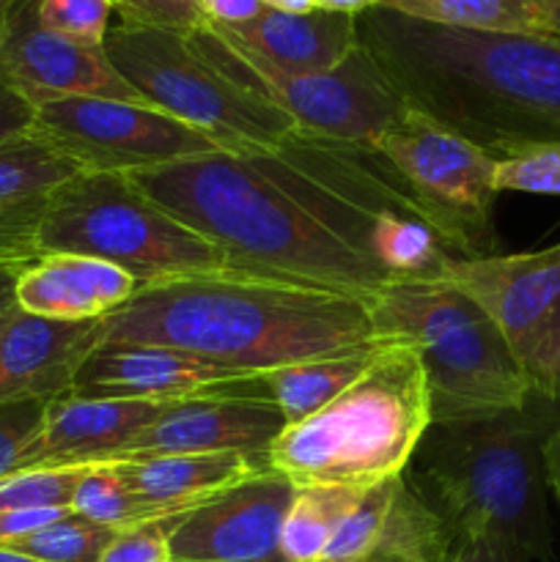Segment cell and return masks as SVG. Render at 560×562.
Masks as SVG:
<instances>
[{
	"label": "cell",
	"instance_id": "1",
	"mask_svg": "<svg viewBox=\"0 0 560 562\" xmlns=\"http://www.w3.org/2000/svg\"><path fill=\"white\" fill-rule=\"evenodd\" d=\"M231 272L373 302L393 280L360 250L355 214L291 132L264 151H212L132 173Z\"/></svg>",
	"mask_w": 560,
	"mask_h": 562
},
{
	"label": "cell",
	"instance_id": "2",
	"mask_svg": "<svg viewBox=\"0 0 560 562\" xmlns=\"http://www.w3.org/2000/svg\"><path fill=\"white\" fill-rule=\"evenodd\" d=\"M357 38L406 108L494 159L560 146V38L481 33L377 5Z\"/></svg>",
	"mask_w": 560,
	"mask_h": 562
},
{
	"label": "cell",
	"instance_id": "3",
	"mask_svg": "<svg viewBox=\"0 0 560 562\" xmlns=\"http://www.w3.org/2000/svg\"><path fill=\"white\" fill-rule=\"evenodd\" d=\"M102 344L163 346L258 376L294 362L377 349L384 340L360 300L212 272L137 289L102 318Z\"/></svg>",
	"mask_w": 560,
	"mask_h": 562
},
{
	"label": "cell",
	"instance_id": "4",
	"mask_svg": "<svg viewBox=\"0 0 560 562\" xmlns=\"http://www.w3.org/2000/svg\"><path fill=\"white\" fill-rule=\"evenodd\" d=\"M560 426V401L536 393L516 409L428 426L404 470L412 492L464 541H497L552 562L544 448Z\"/></svg>",
	"mask_w": 560,
	"mask_h": 562
},
{
	"label": "cell",
	"instance_id": "5",
	"mask_svg": "<svg viewBox=\"0 0 560 562\" xmlns=\"http://www.w3.org/2000/svg\"><path fill=\"white\" fill-rule=\"evenodd\" d=\"M428 426L421 360L406 344L384 340L338 398L283 428L269 448V470L294 486L371 488L404 475Z\"/></svg>",
	"mask_w": 560,
	"mask_h": 562
},
{
	"label": "cell",
	"instance_id": "6",
	"mask_svg": "<svg viewBox=\"0 0 560 562\" xmlns=\"http://www.w3.org/2000/svg\"><path fill=\"white\" fill-rule=\"evenodd\" d=\"M382 340L406 344L426 373L432 423L516 409L536 395L492 318L445 280H404L368 302Z\"/></svg>",
	"mask_w": 560,
	"mask_h": 562
},
{
	"label": "cell",
	"instance_id": "7",
	"mask_svg": "<svg viewBox=\"0 0 560 562\" xmlns=\"http://www.w3.org/2000/svg\"><path fill=\"white\" fill-rule=\"evenodd\" d=\"M38 250L124 269L137 285L231 272L223 250L154 203L130 176L80 170L44 201Z\"/></svg>",
	"mask_w": 560,
	"mask_h": 562
},
{
	"label": "cell",
	"instance_id": "8",
	"mask_svg": "<svg viewBox=\"0 0 560 562\" xmlns=\"http://www.w3.org/2000/svg\"><path fill=\"white\" fill-rule=\"evenodd\" d=\"M102 47L152 108L184 121L223 151H264L296 132L278 104L228 75L192 33L119 22Z\"/></svg>",
	"mask_w": 560,
	"mask_h": 562
},
{
	"label": "cell",
	"instance_id": "9",
	"mask_svg": "<svg viewBox=\"0 0 560 562\" xmlns=\"http://www.w3.org/2000/svg\"><path fill=\"white\" fill-rule=\"evenodd\" d=\"M192 36L228 75L278 104L307 137L373 146L410 110L362 44L333 69L291 75L247 53L209 22Z\"/></svg>",
	"mask_w": 560,
	"mask_h": 562
},
{
	"label": "cell",
	"instance_id": "10",
	"mask_svg": "<svg viewBox=\"0 0 560 562\" xmlns=\"http://www.w3.org/2000/svg\"><path fill=\"white\" fill-rule=\"evenodd\" d=\"M373 148L461 258L494 256V201L500 192L492 154L412 108Z\"/></svg>",
	"mask_w": 560,
	"mask_h": 562
},
{
	"label": "cell",
	"instance_id": "11",
	"mask_svg": "<svg viewBox=\"0 0 560 562\" xmlns=\"http://www.w3.org/2000/svg\"><path fill=\"white\" fill-rule=\"evenodd\" d=\"M33 132L88 173H141L223 151L214 140L152 104L71 97L36 108Z\"/></svg>",
	"mask_w": 560,
	"mask_h": 562
},
{
	"label": "cell",
	"instance_id": "12",
	"mask_svg": "<svg viewBox=\"0 0 560 562\" xmlns=\"http://www.w3.org/2000/svg\"><path fill=\"white\" fill-rule=\"evenodd\" d=\"M439 280L456 285L492 318L536 393L547 395L560 355V245L459 258Z\"/></svg>",
	"mask_w": 560,
	"mask_h": 562
},
{
	"label": "cell",
	"instance_id": "13",
	"mask_svg": "<svg viewBox=\"0 0 560 562\" xmlns=\"http://www.w3.org/2000/svg\"><path fill=\"white\" fill-rule=\"evenodd\" d=\"M0 75L33 104L71 97L148 104L110 64L104 47H91L49 31L38 20V0H16L0 33Z\"/></svg>",
	"mask_w": 560,
	"mask_h": 562
},
{
	"label": "cell",
	"instance_id": "14",
	"mask_svg": "<svg viewBox=\"0 0 560 562\" xmlns=\"http://www.w3.org/2000/svg\"><path fill=\"white\" fill-rule=\"evenodd\" d=\"M294 494L280 472H256L187 510L170 536V554L187 562H285L280 532Z\"/></svg>",
	"mask_w": 560,
	"mask_h": 562
},
{
	"label": "cell",
	"instance_id": "15",
	"mask_svg": "<svg viewBox=\"0 0 560 562\" xmlns=\"http://www.w3.org/2000/svg\"><path fill=\"white\" fill-rule=\"evenodd\" d=\"M285 417L253 382L223 393L170 401L157 420L115 461L170 453H239L269 467V448Z\"/></svg>",
	"mask_w": 560,
	"mask_h": 562
},
{
	"label": "cell",
	"instance_id": "16",
	"mask_svg": "<svg viewBox=\"0 0 560 562\" xmlns=\"http://www.w3.org/2000/svg\"><path fill=\"white\" fill-rule=\"evenodd\" d=\"M253 376L209 366L181 351L141 344H99L77 371L69 395L121 401H181L223 393Z\"/></svg>",
	"mask_w": 560,
	"mask_h": 562
},
{
	"label": "cell",
	"instance_id": "17",
	"mask_svg": "<svg viewBox=\"0 0 560 562\" xmlns=\"http://www.w3.org/2000/svg\"><path fill=\"white\" fill-rule=\"evenodd\" d=\"M168 404L80 395L53 398L42 431L25 453L22 470H58L115 461Z\"/></svg>",
	"mask_w": 560,
	"mask_h": 562
},
{
	"label": "cell",
	"instance_id": "18",
	"mask_svg": "<svg viewBox=\"0 0 560 562\" xmlns=\"http://www.w3.org/2000/svg\"><path fill=\"white\" fill-rule=\"evenodd\" d=\"M99 344L102 318L55 322L14 307L0 333V401L69 395L77 371Z\"/></svg>",
	"mask_w": 560,
	"mask_h": 562
},
{
	"label": "cell",
	"instance_id": "19",
	"mask_svg": "<svg viewBox=\"0 0 560 562\" xmlns=\"http://www.w3.org/2000/svg\"><path fill=\"white\" fill-rule=\"evenodd\" d=\"M141 285L108 261L47 252L16 274L14 302L31 316L55 322H99L119 311Z\"/></svg>",
	"mask_w": 560,
	"mask_h": 562
},
{
	"label": "cell",
	"instance_id": "20",
	"mask_svg": "<svg viewBox=\"0 0 560 562\" xmlns=\"http://www.w3.org/2000/svg\"><path fill=\"white\" fill-rule=\"evenodd\" d=\"M212 27H217L223 36L245 47L247 53L272 64L275 69L291 71V75L333 69L360 44L357 16L327 9L294 14V11L267 5L261 14L242 25Z\"/></svg>",
	"mask_w": 560,
	"mask_h": 562
},
{
	"label": "cell",
	"instance_id": "21",
	"mask_svg": "<svg viewBox=\"0 0 560 562\" xmlns=\"http://www.w3.org/2000/svg\"><path fill=\"white\" fill-rule=\"evenodd\" d=\"M132 492L157 516L184 514L234 483L269 470L239 453H170L113 461Z\"/></svg>",
	"mask_w": 560,
	"mask_h": 562
},
{
	"label": "cell",
	"instance_id": "22",
	"mask_svg": "<svg viewBox=\"0 0 560 562\" xmlns=\"http://www.w3.org/2000/svg\"><path fill=\"white\" fill-rule=\"evenodd\" d=\"M377 349L272 368V371L253 376V387L258 390V395L278 406L280 415L285 417V426H294V423L316 415L333 398H338L366 371Z\"/></svg>",
	"mask_w": 560,
	"mask_h": 562
},
{
	"label": "cell",
	"instance_id": "23",
	"mask_svg": "<svg viewBox=\"0 0 560 562\" xmlns=\"http://www.w3.org/2000/svg\"><path fill=\"white\" fill-rule=\"evenodd\" d=\"M379 5L459 31L549 36L547 0H382Z\"/></svg>",
	"mask_w": 560,
	"mask_h": 562
},
{
	"label": "cell",
	"instance_id": "24",
	"mask_svg": "<svg viewBox=\"0 0 560 562\" xmlns=\"http://www.w3.org/2000/svg\"><path fill=\"white\" fill-rule=\"evenodd\" d=\"M366 488L346 486H296L294 503L280 532V552L285 562H322L329 538L340 519L355 508Z\"/></svg>",
	"mask_w": 560,
	"mask_h": 562
},
{
	"label": "cell",
	"instance_id": "25",
	"mask_svg": "<svg viewBox=\"0 0 560 562\" xmlns=\"http://www.w3.org/2000/svg\"><path fill=\"white\" fill-rule=\"evenodd\" d=\"M80 173L77 162L36 132L0 143V206L47 198Z\"/></svg>",
	"mask_w": 560,
	"mask_h": 562
},
{
	"label": "cell",
	"instance_id": "26",
	"mask_svg": "<svg viewBox=\"0 0 560 562\" xmlns=\"http://www.w3.org/2000/svg\"><path fill=\"white\" fill-rule=\"evenodd\" d=\"M69 505L71 514L110 530H126L141 521L157 519V514L137 499L113 461L82 467Z\"/></svg>",
	"mask_w": 560,
	"mask_h": 562
},
{
	"label": "cell",
	"instance_id": "27",
	"mask_svg": "<svg viewBox=\"0 0 560 562\" xmlns=\"http://www.w3.org/2000/svg\"><path fill=\"white\" fill-rule=\"evenodd\" d=\"M115 536H119V530H110V527L93 525L82 516L69 514L53 525L42 527V530H33L16 541L5 543V547L31 554L42 562H99Z\"/></svg>",
	"mask_w": 560,
	"mask_h": 562
},
{
	"label": "cell",
	"instance_id": "28",
	"mask_svg": "<svg viewBox=\"0 0 560 562\" xmlns=\"http://www.w3.org/2000/svg\"><path fill=\"white\" fill-rule=\"evenodd\" d=\"M395 483H399V477L377 483L360 494L355 508L340 519L338 530L329 538L322 562H362L377 552L390 505H393Z\"/></svg>",
	"mask_w": 560,
	"mask_h": 562
},
{
	"label": "cell",
	"instance_id": "29",
	"mask_svg": "<svg viewBox=\"0 0 560 562\" xmlns=\"http://www.w3.org/2000/svg\"><path fill=\"white\" fill-rule=\"evenodd\" d=\"M80 470L82 467L22 470L0 477V510L71 508V492Z\"/></svg>",
	"mask_w": 560,
	"mask_h": 562
},
{
	"label": "cell",
	"instance_id": "30",
	"mask_svg": "<svg viewBox=\"0 0 560 562\" xmlns=\"http://www.w3.org/2000/svg\"><path fill=\"white\" fill-rule=\"evenodd\" d=\"M113 11V0H38V20L44 27L91 47L104 44Z\"/></svg>",
	"mask_w": 560,
	"mask_h": 562
},
{
	"label": "cell",
	"instance_id": "31",
	"mask_svg": "<svg viewBox=\"0 0 560 562\" xmlns=\"http://www.w3.org/2000/svg\"><path fill=\"white\" fill-rule=\"evenodd\" d=\"M494 187L497 192L560 198V146L530 148V151L497 159Z\"/></svg>",
	"mask_w": 560,
	"mask_h": 562
},
{
	"label": "cell",
	"instance_id": "32",
	"mask_svg": "<svg viewBox=\"0 0 560 562\" xmlns=\"http://www.w3.org/2000/svg\"><path fill=\"white\" fill-rule=\"evenodd\" d=\"M53 398L0 401V477L22 472V461L36 442Z\"/></svg>",
	"mask_w": 560,
	"mask_h": 562
},
{
	"label": "cell",
	"instance_id": "33",
	"mask_svg": "<svg viewBox=\"0 0 560 562\" xmlns=\"http://www.w3.org/2000/svg\"><path fill=\"white\" fill-rule=\"evenodd\" d=\"M44 201L47 198L0 206V267H25L42 256L38 225H42Z\"/></svg>",
	"mask_w": 560,
	"mask_h": 562
},
{
	"label": "cell",
	"instance_id": "34",
	"mask_svg": "<svg viewBox=\"0 0 560 562\" xmlns=\"http://www.w3.org/2000/svg\"><path fill=\"white\" fill-rule=\"evenodd\" d=\"M187 514V510H184ZM184 514L157 516L126 530H119L99 562H170V536L184 519Z\"/></svg>",
	"mask_w": 560,
	"mask_h": 562
},
{
	"label": "cell",
	"instance_id": "35",
	"mask_svg": "<svg viewBox=\"0 0 560 562\" xmlns=\"http://www.w3.org/2000/svg\"><path fill=\"white\" fill-rule=\"evenodd\" d=\"M124 25L168 27V31H201L206 25L201 0H113Z\"/></svg>",
	"mask_w": 560,
	"mask_h": 562
},
{
	"label": "cell",
	"instance_id": "36",
	"mask_svg": "<svg viewBox=\"0 0 560 562\" xmlns=\"http://www.w3.org/2000/svg\"><path fill=\"white\" fill-rule=\"evenodd\" d=\"M36 108L0 75V143L14 140L33 130Z\"/></svg>",
	"mask_w": 560,
	"mask_h": 562
},
{
	"label": "cell",
	"instance_id": "37",
	"mask_svg": "<svg viewBox=\"0 0 560 562\" xmlns=\"http://www.w3.org/2000/svg\"><path fill=\"white\" fill-rule=\"evenodd\" d=\"M203 14L212 25H242L267 9L264 0H201Z\"/></svg>",
	"mask_w": 560,
	"mask_h": 562
},
{
	"label": "cell",
	"instance_id": "38",
	"mask_svg": "<svg viewBox=\"0 0 560 562\" xmlns=\"http://www.w3.org/2000/svg\"><path fill=\"white\" fill-rule=\"evenodd\" d=\"M448 562H530L519 549L497 541H464Z\"/></svg>",
	"mask_w": 560,
	"mask_h": 562
},
{
	"label": "cell",
	"instance_id": "39",
	"mask_svg": "<svg viewBox=\"0 0 560 562\" xmlns=\"http://www.w3.org/2000/svg\"><path fill=\"white\" fill-rule=\"evenodd\" d=\"M544 459H547V477H549V494L555 497L560 510V426L555 428L552 437L547 439L544 448Z\"/></svg>",
	"mask_w": 560,
	"mask_h": 562
},
{
	"label": "cell",
	"instance_id": "40",
	"mask_svg": "<svg viewBox=\"0 0 560 562\" xmlns=\"http://www.w3.org/2000/svg\"><path fill=\"white\" fill-rule=\"evenodd\" d=\"M382 0H322L318 9H327V11H338V14H349V16H360L362 11L368 9H377Z\"/></svg>",
	"mask_w": 560,
	"mask_h": 562
},
{
	"label": "cell",
	"instance_id": "41",
	"mask_svg": "<svg viewBox=\"0 0 560 562\" xmlns=\"http://www.w3.org/2000/svg\"><path fill=\"white\" fill-rule=\"evenodd\" d=\"M22 267H0V313L14 307V285H16V274H20Z\"/></svg>",
	"mask_w": 560,
	"mask_h": 562
},
{
	"label": "cell",
	"instance_id": "42",
	"mask_svg": "<svg viewBox=\"0 0 560 562\" xmlns=\"http://www.w3.org/2000/svg\"><path fill=\"white\" fill-rule=\"evenodd\" d=\"M264 3L272 5V9L294 11V14H302V11L318 9V3H322V0H264Z\"/></svg>",
	"mask_w": 560,
	"mask_h": 562
},
{
	"label": "cell",
	"instance_id": "43",
	"mask_svg": "<svg viewBox=\"0 0 560 562\" xmlns=\"http://www.w3.org/2000/svg\"><path fill=\"white\" fill-rule=\"evenodd\" d=\"M547 27L549 36L560 38V0H547Z\"/></svg>",
	"mask_w": 560,
	"mask_h": 562
},
{
	"label": "cell",
	"instance_id": "44",
	"mask_svg": "<svg viewBox=\"0 0 560 562\" xmlns=\"http://www.w3.org/2000/svg\"><path fill=\"white\" fill-rule=\"evenodd\" d=\"M0 562H42V560L31 558V554H22V552H16V549L0 547Z\"/></svg>",
	"mask_w": 560,
	"mask_h": 562
},
{
	"label": "cell",
	"instance_id": "45",
	"mask_svg": "<svg viewBox=\"0 0 560 562\" xmlns=\"http://www.w3.org/2000/svg\"><path fill=\"white\" fill-rule=\"evenodd\" d=\"M549 398L560 401V355H558V362H555V371H552V379H549V390H547Z\"/></svg>",
	"mask_w": 560,
	"mask_h": 562
},
{
	"label": "cell",
	"instance_id": "46",
	"mask_svg": "<svg viewBox=\"0 0 560 562\" xmlns=\"http://www.w3.org/2000/svg\"><path fill=\"white\" fill-rule=\"evenodd\" d=\"M14 5H16V0H0V33L5 31V22H9Z\"/></svg>",
	"mask_w": 560,
	"mask_h": 562
},
{
	"label": "cell",
	"instance_id": "47",
	"mask_svg": "<svg viewBox=\"0 0 560 562\" xmlns=\"http://www.w3.org/2000/svg\"><path fill=\"white\" fill-rule=\"evenodd\" d=\"M362 562H399V560H393V558H384V554H371V558H368V560H362Z\"/></svg>",
	"mask_w": 560,
	"mask_h": 562
},
{
	"label": "cell",
	"instance_id": "48",
	"mask_svg": "<svg viewBox=\"0 0 560 562\" xmlns=\"http://www.w3.org/2000/svg\"><path fill=\"white\" fill-rule=\"evenodd\" d=\"M16 307V305H14ZM14 307H9V311H3L0 313V333H3V327H5V322H9V313L14 311Z\"/></svg>",
	"mask_w": 560,
	"mask_h": 562
},
{
	"label": "cell",
	"instance_id": "49",
	"mask_svg": "<svg viewBox=\"0 0 560 562\" xmlns=\"http://www.w3.org/2000/svg\"><path fill=\"white\" fill-rule=\"evenodd\" d=\"M170 562H187V560H170Z\"/></svg>",
	"mask_w": 560,
	"mask_h": 562
}]
</instances>
